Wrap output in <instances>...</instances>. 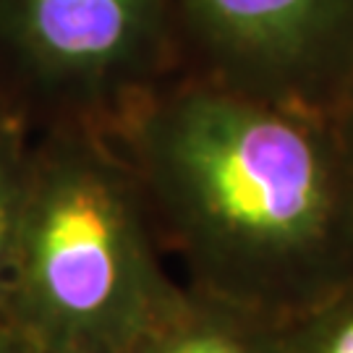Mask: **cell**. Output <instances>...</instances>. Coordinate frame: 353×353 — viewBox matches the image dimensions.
Returning <instances> with one entry per match:
<instances>
[{
  "label": "cell",
  "mask_w": 353,
  "mask_h": 353,
  "mask_svg": "<svg viewBox=\"0 0 353 353\" xmlns=\"http://www.w3.org/2000/svg\"><path fill=\"white\" fill-rule=\"evenodd\" d=\"M290 319L186 285L128 353H283Z\"/></svg>",
  "instance_id": "5"
},
{
  "label": "cell",
  "mask_w": 353,
  "mask_h": 353,
  "mask_svg": "<svg viewBox=\"0 0 353 353\" xmlns=\"http://www.w3.org/2000/svg\"><path fill=\"white\" fill-rule=\"evenodd\" d=\"M110 137L186 285L293 319L353 283V165L330 118L176 76Z\"/></svg>",
  "instance_id": "1"
},
{
  "label": "cell",
  "mask_w": 353,
  "mask_h": 353,
  "mask_svg": "<svg viewBox=\"0 0 353 353\" xmlns=\"http://www.w3.org/2000/svg\"><path fill=\"white\" fill-rule=\"evenodd\" d=\"M330 123H332L338 139H341L348 163L353 165V76L351 81H348V87H345V92H343L338 108L330 115Z\"/></svg>",
  "instance_id": "8"
},
{
  "label": "cell",
  "mask_w": 353,
  "mask_h": 353,
  "mask_svg": "<svg viewBox=\"0 0 353 353\" xmlns=\"http://www.w3.org/2000/svg\"><path fill=\"white\" fill-rule=\"evenodd\" d=\"M283 353H353V283L293 316Z\"/></svg>",
  "instance_id": "7"
},
{
  "label": "cell",
  "mask_w": 353,
  "mask_h": 353,
  "mask_svg": "<svg viewBox=\"0 0 353 353\" xmlns=\"http://www.w3.org/2000/svg\"><path fill=\"white\" fill-rule=\"evenodd\" d=\"M0 353H48V351L42 345H37L32 338H26L24 332H19L13 325L0 319Z\"/></svg>",
  "instance_id": "9"
},
{
  "label": "cell",
  "mask_w": 353,
  "mask_h": 353,
  "mask_svg": "<svg viewBox=\"0 0 353 353\" xmlns=\"http://www.w3.org/2000/svg\"><path fill=\"white\" fill-rule=\"evenodd\" d=\"M181 76L330 118L353 76V0H173Z\"/></svg>",
  "instance_id": "4"
},
{
  "label": "cell",
  "mask_w": 353,
  "mask_h": 353,
  "mask_svg": "<svg viewBox=\"0 0 353 353\" xmlns=\"http://www.w3.org/2000/svg\"><path fill=\"white\" fill-rule=\"evenodd\" d=\"M181 76L173 0H0V110L113 134Z\"/></svg>",
  "instance_id": "3"
},
{
  "label": "cell",
  "mask_w": 353,
  "mask_h": 353,
  "mask_svg": "<svg viewBox=\"0 0 353 353\" xmlns=\"http://www.w3.org/2000/svg\"><path fill=\"white\" fill-rule=\"evenodd\" d=\"M34 131L21 118L0 110V285L11 265L24 212Z\"/></svg>",
  "instance_id": "6"
},
{
  "label": "cell",
  "mask_w": 353,
  "mask_h": 353,
  "mask_svg": "<svg viewBox=\"0 0 353 353\" xmlns=\"http://www.w3.org/2000/svg\"><path fill=\"white\" fill-rule=\"evenodd\" d=\"M183 290L118 141L92 128L34 134L0 319L48 353H128Z\"/></svg>",
  "instance_id": "2"
}]
</instances>
